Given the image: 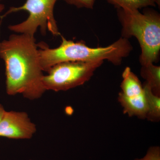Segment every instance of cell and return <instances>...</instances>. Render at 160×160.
Masks as SVG:
<instances>
[{"mask_svg": "<svg viewBox=\"0 0 160 160\" xmlns=\"http://www.w3.org/2000/svg\"><path fill=\"white\" fill-rule=\"evenodd\" d=\"M0 58L5 63L7 94H21L29 100L42 96L44 75L34 36L13 34L0 42Z\"/></svg>", "mask_w": 160, "mask_h": 160, "instance_id": "6da1fadb", "label": "cell"}, {"mask_svg": "<svg viewBox=\"0 0 160 160\" xmlns=\"http://www.w3.org/2000/svg\"><path fill=\"white\" fill-rule=\"evenodd\" d=\"M58 47L50 48L44 42L38 43L40 65L43 72H48L54 65L67 62H90L107 60L119 65L132 49L128 39L121 38L106 47L92 48L82 42L67 40L61 35Z\"/></svg>", "mask_w": 160, "mask_h": 160, "instance_id": "7a4b0ae2", "label": "cell"}, {"mask_svg": "<svg viewBox=\"0 0 160 160\" xmlns=\"http://www.w3.org/2000/svg\"><path fill=\"white\" fill-rule=\"evenodd\" d=\"M122 26V38L134 37L141 49L142 66L153 64L158 60L160 50V17L155 11L141 13L139 10L118 9Z\"/></svg>", "mask_w": 160, "mask_h": 160, "instance_id": "3957f363", "label": "cell"}, {"mask_svg": "<svg viewBox=\"0 0 160 160\" xmlns=\"http://www.w3.org/2000/svg\"><path fill=\"white\" fill-rule=\"evenodd\" d=\"M58 0H26L22 6L10 7L5 14L1 17L0 26L2 20L10 13L20 11H26L29 16L25 21L16 25L9 26L12 31L20 34L34 36L40 28L41 33L46 35L47 30L52 35H61L55 19L53 10L55 5ZM66 2V0H63Z\"/></svg>", "mask_w": 160, "mask_h": 160, "instance_id": "277c9868", "label": "cell"}, {"mask_svg": "<svg viewBox=\"0 0 160 160\" xmlns=\"http://www.w3.org/2000/svg\"><path fill=\"white\" fill-rule=\"evenodd\" d=\"M104 61L67 62L58 63L44 75L42 83L47 90L65 91L88 82Z\"/></svg>", "mask_w": 160, "mask_h": 160, "instance_id": "5b68a950", "label": "cell"}, {"mask_svg": "<svg viewBox=\"0 0 160 160\" xmlns=\"http://www.w3.org/2000/svg\"><path fill=\"white\" fill-rule=\"evenodd\" d=\"M36 131V126L25 112L6 111L0 121V137L30 139Z\"/></svg>", "mask_w": 160, "mask_h": 160, "instance_id": "8992f818", "label": "cell"}, {"mask_svg": "<svg viewBox=\"0 0 160 160\" xmlns=\"http://www.w3.org/2000/svg\"><path fill=\"white\" fill-rule=\"evenodd\" d=\"M118 100L122 106L124 113L129 117L146 118L148 106L145 91L144 94L132 98L126 97L119 92Z\"/></svg>", "mask_w": 160, "mask_h": 160, "instance_id": "52a82bcc", "label": "cell"}, {"mask_svg": "<svg viewBox=\"0 0 160 160\" xmlns=\"http://www.w3.org/2000/svg\"><path fill=\"white\" fill-rule=\"evenodd\" d=\"M121 88L120 92L126 97H135L144 93V88L139 79L128 67L123 71Z\"/></svg>", "mask_w": 160, "mask_h": 160, "instance_id": "ba28073f", "label": "cell"}, {"mask_svg": "<svg viewBox=\"0 0 160 160\" xmlns=\"http://www.w3.org/2000/svg\"><path fill=\"white\" fill-rule=\"evenodd\" d=\"M141 74L152 92L160 97V67L153 64L142 66Z\"/></svg>", "mask_w": 160, "mask_h": 160, "instance_id": "9c48e42d", "label": "cell"}, {"mask_svg": "<svg viewBox=\"0 0 160 160\" xmlns=\"http://www.w3.org/2000/svg\"><path fill=\"white\" fill-rule=\"evenodd\" d=\"M143 88L148 106L146 118L150 122H159L160 119V97L155 95L146 83Z\"/></svg>", "mask_w": 160, "mask_h": 160, "instance_id": "30bf717a", "label": "cell"}, {"mask_svg": "<svg viewBox=\"0 0 160 160\" xmlns=\"http://www.w3.org/2000/svg\"><path fill=\"white\" fill-rule=\"evenodd\" d=\"M118 9L139 10L157 5L156 0H107Z\"/></svg>", "mask_w": 160, "mask_h": 160, "instance_id": "8fae6325", "label": "cell"}, {"mask_svg": "<svg viewBox=\"0 0 160 160\" xmlns=\"http://www.w3.org/2000/svg\"><path fill=\"white\" fill-rule=\"evenodd\" d=\"M134 160H160L159 146L150 147L144 157L141 158H136Z\"/></svg>", "mask_w": 160, "mask_h": 160, "instance_id": "7c38bea8", "label": "cell"}, {"mask_svg": "<svg viewBox=\"0 0 160 160\" xmlns=\"http://www.w3.org/2000/svg\"><path fill=\"white\" fill-rule=\"evenodd\" d=\"M96 0H66V2L78 8L92 9Z\"/></svg>", "mask_w": 160, "mask_h": 160, "instance_id": "4fadbf2b", "label": "cell"}, {"mask_svg": "<svg viewBox=\"0 0 160 160\" xmlns=\"http://www.w3.org/2000/svg\"><path fill=\"white\" fill-rule=\"evenodd\" d=\"M6 111V110H5L4 106L2 104H0V121L2 120V118L4 113H5Z\"/></svg>", "mask_w": 160, "mask_h": 160, "instance_id": "5bb4252c", "label": "cell"}, {"mask_svg": "<svg viewBox=\"0 0 160 160\" xmlns=\"http://www.w3.org/2000/svg\"><path fill=\"white\" fill-rule=\"evenodd\" d=\"M1 1H2V0H0V2H1ZM5 8V6H4L3 4L0 2V13L3 11Z\"/></svg>", "mask_w": 160, "mask_h": 160, "instance_id": "9a60e30c", "label": "cell"}, {"mask_svg": "<svg viewBox=\"0 0 160 160\" xmlns=\"http://www.w3.org/2000/svg\"><path fill=\"white\" fill-rule=\"evenodd\" d=\"M157 2V4L159 6H160V0H156Z\"/></svg>", "mask_w": 160, "mask_h": 160, "instance_id": "2e32d148", "label": "cell"}, {"mask_svg": "<svg viewBox=\"0 0 160 160\" xmlns=\"http://www.w3.org/2000/svg\"><path fill=\"white\" fill-rule=\"evenodd\" d=\"M31 160V159H30V160Z\"/></svg>", "mask_w": 160, "mask_h": 160, "instance_id": "e0dca14e", "label": "cell"}]
</instances>
